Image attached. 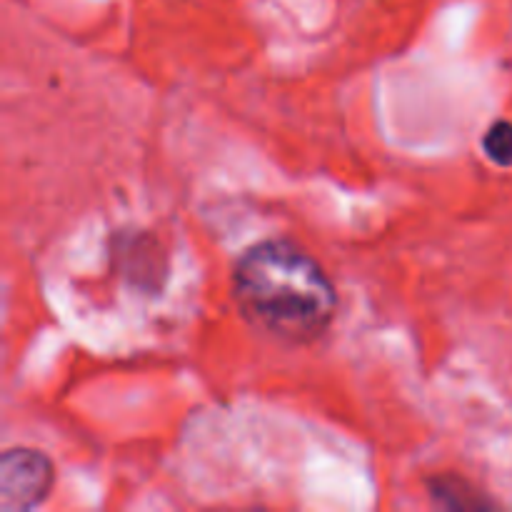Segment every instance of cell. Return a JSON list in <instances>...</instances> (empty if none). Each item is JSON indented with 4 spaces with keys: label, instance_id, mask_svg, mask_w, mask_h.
<instances>
[{
    "label": "cell",
    "instance_id": "obj_4",
    "mask_svg": "<svg viewBox=\"0 0 512 512\" xmlns=\"http://www.w3.org/2000/svg\"><path fill=\"white\" fill-rule=\"evenodd\" d=\"M483 153L500 168H512V123L495 120L483 135Z\"/></svg>",
    "mask_w": 512,
    "mask_h": 512
},
{
    "label": "cell",
    "instance_id": "obj_2",
    "mask_svg": "<svg viewBox=\"0 0 512 512\" xmlns=\"http://www.w3.org/2000/svg\"><path fill=\"white\" fill-rule=\"evenodd\" d=\"M55 483L48 455L30 448L5 450L0 460V508L25 512L45 503Z\"/></svg>",
    "mask_w": 512,
    "mask_h": 512
},
{
    "label": "cell",
    "instance_id": "obj_1",
    "mask_svg": "<svg viewBox=\"0 0 512 512\" xmlns=\"http://www.w3.org/2000/svg\"><path fill=\"white\" fill-rule=\"evenodd\" d=\"M233 298L253 328L288 345L320 340L338 313L330 275L290 240H260L240 255Z\"/></svg>",
    "mask_w": 512,
    "mask_h": 512
},
{
    "label": "cell",
    "instance_id": "obj_3",
    "mask_svg": "<svg viewBox=\"0 0 512 512\" xmlns=\"http://www.w3.org/2000/svg\"><path fill=\"white\" fill-rule=\"evenodd\" d=\"M430 495L443 508H483L485 505L478 498V493L470 490V485L465 480L458 478H438L433 483V488H430Z\"/></svg>",
    "mask_w": 512,
    "mask_h": 512
}]
</instances>
